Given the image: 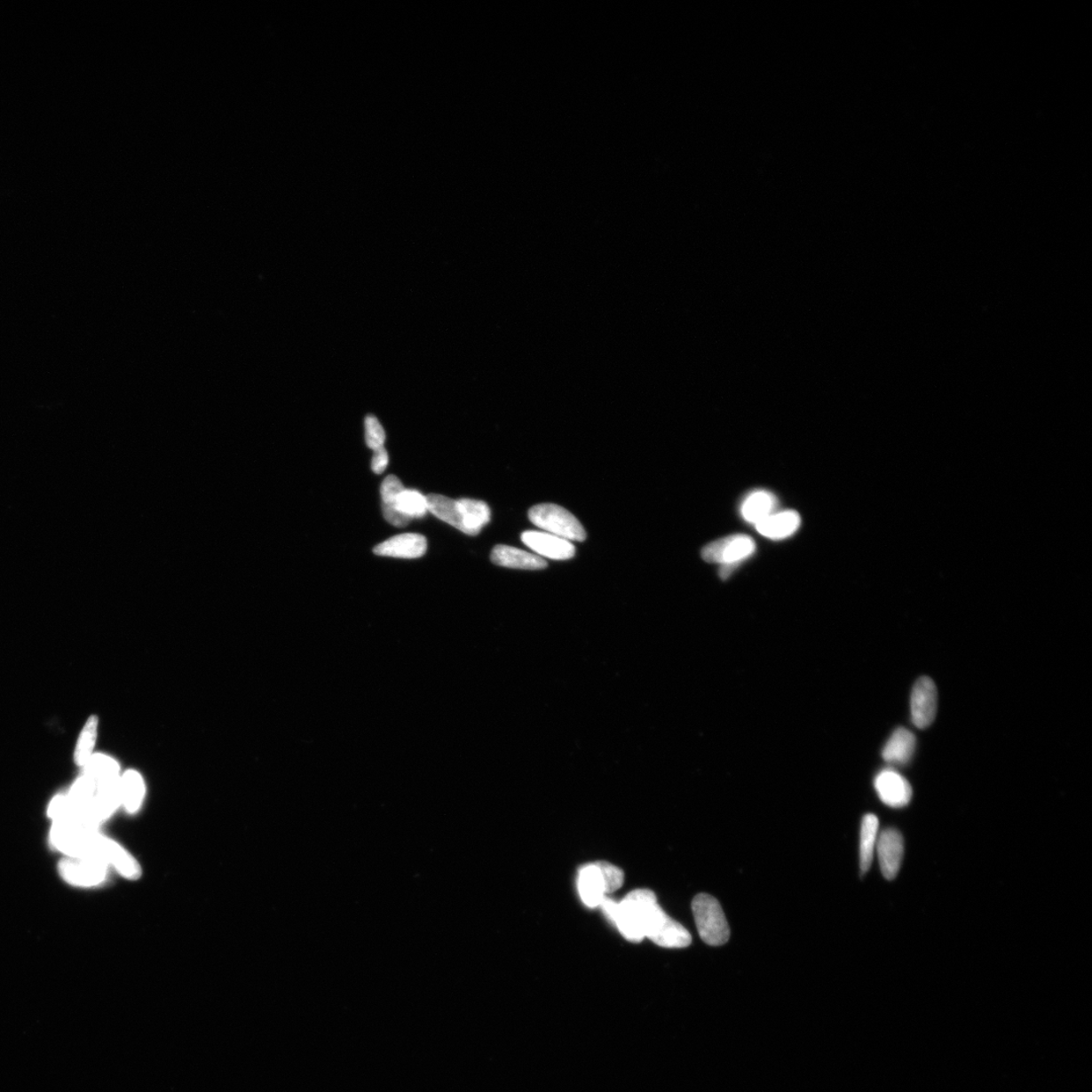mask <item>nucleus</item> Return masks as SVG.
Instances as JSON below:
<instances>
[{
    "label": "nucleus",
    "mask_w": 1092,
    "mask_h": 1092,
    "mask_svg": "<svg viewBox=\"0 0 1092 1092\" xmlns=\"http://www.w3.org/2000/svg\"><path fill=\"white\" fill-rule=\"evenodd\" d=\"M92 851V859L105 863L108 868L113 867L123 877L129 880L141 877L140 864L119 843L99 834Z\"/></svg>",
    "instance_id": "nucleus-7"
},
{
    "label": "nucleus",
    "mask_w": 1092,
    "mask_h": 1092,
    "mask_svg": "<svg viewBox=\"0 0 1092 1092\" xmlns=\"http://www.w3.org/2000/svg\"><path fill=\"white\" fill-rule=\"evenodd\" d=\"M374 451L375 455L373 461H371V470H373L376 475H381V473L388 468L389 454L384 447Z\"/></svg>",
    "instance_id": "nucleus-29"
},
{
    "label": "nucleus",
    "mask_w": 1092,
    "mask_h": 1092,
    "mask_svg": "<svg viewBox=\"0 0 1092 1092\" xmlns=\"http://www.w3.org/2000/svg\"><path fill=\"white\" fill-rule=\"evenodd\" d=\"M65 882L76 887H96L107 878V866L92 858L65 857L58 866Z\"/></svg>",
    "instance_id": "nucleus-6"
},
{
    "label": "nucleus",
    "mask_w": 1092,
    "mask_h": 1092,
    "mask_svg": "<svg viewBox=\"0 0 1092 1092\" xmlns=\"http://www.w3.org/2000/svg\"><path fill=\"white\" fill-rule=\"evenodd\" d=\"M692 912L703 942L709 946H722L730 940L731 929L716 898L709 894H698L692 901Z\"/></svg>",
    "instance_id": "nucleus-2"
},
{
    "label": "nucleus",
    "mask_w": 1092,
    "mask_h": 1092,
    "mask_svg": "<svg viewBox=\"0 0 1092 1092\" xmlns=\"http://www.w3.org/2000/svg\"><path fill=\"white\" fill-rule=\"evenodd\" d=\"M879 820L876 815L866 814L862 820L860 836V869L862 874L869 871L874 851L878 840Z\"/></svg>",
    "instance_id": "nucleus-20"
},
{
    "label": "nucleus",
    "mask_w": 1092,
    "mask_h": 1092,
    "mask_svg": "<svg viewBox=\"0 0 1092 1092\" xmlns=\"http://www.w3.org/2000/svg\"><path fill=\"white\" fill-rule=\"evenodd\" d=\"M84 775L90 777L99 786L118 780L120 767L118 763L106 755H93L84 766Z\"/></svg>",
    "instance_id": "nucleus-21"
},
{
    "label": "nucleus",
    "mask_w": 1092,
    "mask_h": 1092,
    "mask_svg": "<svg viewBox=\"0 0 1092 1092\" xmlns=\"http://www.w3.org/2000/svg\"><path fill=\"white\" fill-rule=\"evenodd\" d=\"M99 717L91 716L80 732L75 749V763L78 767H83L93 756V748L98 739Z\"/></svg>",
    "instance_id": "nucleus-23"
},
{
    "label": "nucleus",
    "mask_w": 1092,
    "mask_h": 1092,
    "mask_svg": "<svg viewBox=\"0 0 1092 1092\" xmlns=\"http://www.w3.org/2000/svg\"><path fill=\"white\" fill-rule=\"evenodd\" d=\"M915 747V735L906 728L899 727L887 740L882 749L883 759L887 763L906 764L912 760Z\"/></svg>",
    "instance_id": "nucleus-16"
},
{
    "label": "nucleus",
    "mask_w": 1092,
    "mask_h": 1092,
    "mask_svg": "<svg viewBox=\"0 0 1092 1092\" xmlns=\"http://www.w3.org/2000/svg\"><path fill=\"white\" fill-rule=\"evenodd\" d=\"M521 541L541 558L566 560L576 555V548L572 542L544 531H526L521 534Z\"/></svg>",
    "instance_id": "nucleus-11"
},
{
    "label": "nucleus",
    "mask_w": 1092,
    "mask_h": 1092,
    "mask_svg": "<svg viewBox=\"0 0 1092 1092\" xmlns=\"http://www.w3.org/2000/svg\"><path fill=\"white\" fill-rule=\"evenodd\" d=\"M876 851L881 872L887 880L898 876L905 855L904 836L895 828H886L878 835Z\"/></svg>",
    "instance_id": "nucleus-9"
},
{
    "label": "nucleus",
    "mask_w": 1092,
    "mask_h": 1092,
    "mask_svg": "<svg viewBox=\"0 0 1092 1092\" xmlns=\"http://www.w3.org/2000/svg\"><path fill=\"white\" fill-rule=\"evenodd\" d=\"M99 834L98 828L80 820L56 821L50 829V843L65 857L90 858Z\"/></svg>",
    "instance_id": "nucleus-3"
},
{
    "label": "nucleus",
    "mask_w": 1092,
    "mask_h": 1092,
    "mask_svg": "<svg viewBox=\"0 0 1092 1092\" xmlns=\"http://www.w3.org/2000/svg\"><path fill=\"white\" fill-rule=\"evenodd\" d=\"M778 504L773 494L767 491H755L746 497L741 503L742 518L752 524H758L768 516L774 513Z\"/></svg>",
    "instance_id": "nucleus-18"
},
{
    "label": "nucleus",
    "mask_w": 1092,
    "mask_h": 1092,
    "mask_svg": "<svg viewBox=\"0 0 1092 1092\" xmlns=\"http://www.w3.org/2000/svg\"><path fill=\"white\" fill-rule=\"evenodd\" d=\"M881 801L892 808H902L913 798L912 785L898 772L887 769L881 771L874 782Z\"/></svg>",
    "instance_id": "nucleus-10"
},
{
    "label": "nucleus",
    "mask_w": 1092,
    "mask_h": 1092,
    "mask_svg": "<svg viewBox=\"0 0 1092 1092\" xmlns=\"http://www.w3.org/2000/svg\"><path fill=\"white\" fill-rule=\"evenodd\" d=\"M404 490L405 487L398 477L389 476L385 478L381 487L383 503L395 504L400 493Z\"/></svg>",
    "instance_id": "nucleus-27"
},
{
    "label": "nucleus",
    "mask_w": 1092,
    "mask_h": 1092,
    "mask_svg": "<svg viewBox=\"0 0 1092 1092\" xmlns=\"http://www.w3.org/2000/svg\"><path fill=\"white\" fill-rule=\"evenodd\" d=\"M463 522L462 533L468 535H477L491 520V510L485 502L461 499L457 500Z\"/></svg>",
    "instance_id": "nucleus-17"
},
{
    "label": "nucleus",
    "mask_w": 1092,
    "mask_h": 1092,
    "mask_svg": "<svg viewBox=\"0 0 1092 1092\" xmlns=\"http://www.w3.org/2000/svg\"><path fill=\"white\" fill-rule=\"evenodd\" d=\"M578 890L580 897L590 908L599 906L606 898V885L598 864L582 866L579 870Z\"/></svg>",
    "instance_id": "nucleus-13"
},
{
    "label": "nucleus",
    "mask_w": 1092,
    "mask_h": 1092,
    "mask_svg": "<svg viewBox=\"0 0 1092 1092\" xmlns=\"http://www.w3.org/2000/svg\"><path fill=\"white\" fill-rule=\"evenodd\" d=\"M366 440L368 447L373 450L383 447L385 441L384 428L373 415L366 419Z\"/></svg>",
    "instance_id": "nucleus-26"
},
{
    "label": "nucleus",
    "mask_w": 1092,
    "mask_h": 1092,
    "mask_svg": "<svg viewBox=\"0 0 1092 1092\" xmlns=\"http://www.w3.org/2000/svg\"><path fill=\"white\" fill-rule=\"evenodd\" d=\"M395 506L407 516L421 518L428 512L427 497L416 490H404L398 497Z\"/></svg>",
    "instance_id": "nucleus-24"
},
{
    "label": "nucleus",
    "mask_w": 1092,
    "mask_h": 1092,
    "mask_svg": "<svg viewBox=\"0 0 1092 1092\" xmlns=\"http://www.w3.org/2000/svg\"><path fill=\"white\" fill-rule=\"evenodd\" d=\"M426 537L418 534H405L390 538L374 549L376 556L418 558L427 551Z\"/></svg>",
    "instance_id": "nucleus-12"
},
{
    "label": "nucleus",
    "mask_w": 1092,
    "mask_h": 1092,
    "mask_svg": "<svg viewBox=\"0 0 1092 1092\" xmlns=\"http://www.w3.org/2000/svg\"><path fill=\"white\" fill-rule=\"evenodd\" d=\"M606 885V894L613 893L623 885L624 873L608 862H597Z\"/></svg>",
    "instance_id": "nucleus-25"
},
{
    "label": "nucleus",
    "mask_w": 1092,
    "mask_h": 1092,
    "mask_svg": "<svg viewBox=\"0 0 1092 1092\" xmlns=\"http://www.w3.org/2000/svg\"><path fill=\"white\" fill-rule=\"evenodd\" d=\"M938 710V692L933 680L922 677L914 684L910 697V715L913 724L920 730L934 723Z\"/></svg>",
    "instance_id": "nucleus-8"
},
{
    "label": "nucleus",
    "mask_w": 1092,
    "mask_h": 1092,
    "mask_svg": "<svg viewBox=\"0 0 1092 1092\" xmlns=\"http://www.w3.org/2000/svg\"><path fill=\"white\" fill-rule=\"evenodd\" d=\"M529 520L544 533L569 542H584L586 531L571 512L555 504L536 505L529 510Z\"/></svg>",
    "instance_id": "nucleus-4"
},
{
    "label": "nucleus",
    "mask_w": 1092,
    "mask_h": 1092,
    "mask_svg": "<svg viewBox=\"0 0 1092 1092\" xmlns=\"http://www.w3.org/2000/svg\"><path fill=\"white\" fill-rule=\"evenodd\" d=\"M120 791L121 805L129 813H135L140 810L145 797V785L143 778L138 772L128 771L121 777Z\"/></svg>",
    "instance_id": "nucleus-19"
},
{
    "label": "nucleus",
    "mask_w": 1092,
    "mask_h": 1092,
    "mask_svg": "<svg viewBox=\"0 0 1092 1092\" xmlns=\"http://www.w3.org/2000/svg\"><path fill=\"white\" fill-rule=\"evenodd\" d=\"M495 565L519 570H542L548 566L545 560L526 550L508 545L495 546L491 555Z\"/></svg>",
    "instance_id": "nucleus-14"
},
{
    "label": "nucleus",
    "mask_w": 1092,
    "mask_h": 1092,
    "mask_svg": "<svg viewBox=\"0 0 1092 1092\" xmlns=\"http://www.w3.org/2000/svg\"><path fill=\"white\" fill-rule=\"evenodd\" d=\"M625 898L635 909L645 938L669 949H681L690 946L692 936L687 929L662 910L652 890H633L626 895Z\"/></svg>",
    "instance_id": "nucleus-1"
},
{
    "label": "nucleus",
    "mask_w": 1092,
    "mask_h": 1092,
    "mask_svg": "<svg viewBox=\"0 0 1092 1092\" xmlns=\"http://www.w3.org/2000/svg\"><path fill=\"white\" fill-rule=\"evenodd\" d=\"M755 550L756 544L751 536L734 534L706 545L702 550V558L705 562L719 564L722 566H738L751 557Z\"/></svg>",
    "instance_id": "nucleus-5"
},
{
    "label": "nucleus",
    "mask_w": 1092,
    "mask_h": 1092,
    "mask_svg": "<svg viewBox=\"0 0 1092 1092\" xmlns=\"http://www.w3.org/2000/svg\"><path fill=\"white\" fill-rule=\"evenodd\" d=\"M428 511L437 518L447 522L449 526L463 531L462 516L457 506V501L442 496L439 494L428 495Z\"/></svg>",
    "instance_id": "nucleus-22"
},
{
    "label": "nucleus",
    "mask_w": 1092,
    "mask_h": 1092,
    "mask_svg": "<svg viewBox=\"0 0 1092 1092\" xmlns=\"http://www.w3.org/2000/svg\"><path fill=\"white\" fill-rule=\"evenodd\" d=\"M382 507L385 520L392 524V526L396 527H405L413 520L411 517L400 512L395 504L383 503Z\"/></svg>",
    "instance_id": "nucleus-28"
},
{
    "label": "nucleus",
    "mask_w": 1092,
    "mask_h": 1092,
    "mask_svg": "<svg viewBox=\"0 0 1092 1092\" xmlns=\"http://www.w3.org/2000/svg\"><path fill=\"white\" fill-rule=\"evenodd\" d=\"M800 523V515L795 510H786V511L771 514L767 518L756 524V529L763 536L779 541L795 534Z\"/></svg>",
    "instance_id": "nucleus-15"
}]
</instances>
